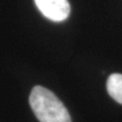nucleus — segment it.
Segmentation results:
<instances>
[{
    "label": "nucleus",
    "instance_id": "1",
    "mask_svg": "<svg viewBox=\"0 0 122 122\" xmlns=\"http://www.w3.org/2000/svg\"><path fill=\"white\" fill-rule=\"evenodd\" d=\"M31 109L40 122H71L70 114L54 93L35 86L29 97Z\"/></svg>",
    "mask_w": 122,
    "mask_h": 122
},
{
    "label": "nucleus",
    "instance_id": "2",
    "mask_svg": "<svg viewBox=\"0 0 122 122\" xmlns=\"http://www.w3.org/2000/svg\"><path fill=\"white\" fill-rule=\"evenodd\" d=\"M39 11L53 22H61L69 17L71 6L68 0H35Z\"/></svg>",
    "mask_w": 122,
    "mask_h": 122
},
{
    "label": "nucleus",
    "instance_id": "3",
    "mask_svg": "<svg viewBox=\"0 0 122 122\" xmlns=\"http://www.w3.org/2000/svg\"><path fill=\"white\" fill-rule=\"evenodd\" d=\"M107 91L111 98L122 104V74L113 73L108 78Z\"/></svg>",
    "mask_w": 122,
    "mask_h": 122
}]
</instances>
